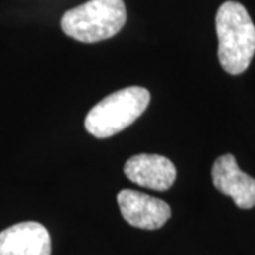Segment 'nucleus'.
I'll list each match as a JSON object with an SVG mask.
<instances>
[{"mask_svg":"<svg viewBox=\"0 0 255 255\" xmlns=\"http://www.w3.org/2000/svg\"><path fill=\"white\" fill-rule=\"evenodd\" d=\"M127 177L137 186L157 191L169 190L176 182V167L172 160L160 155L133 156L125 163Z\"/></svg>","mask_w":255,"mask_h":255,"instance_id":"nucleus-7","label":"nucleus"},{"mask_svg":"<svg viewBox=\"0 0 255 255\" xmlns=\"http://www.w3.org/2000/svg\"><path fill=\"white\" fill-rule=\"evenodd\" d=\"M122 217L128 224L142 230L163 227L172 216V209L166 201L135 190H122L118 194Z\"/></svg>","mask_w":255,"mask_h":255,"instance_id":"nucleus-4","label":"nucleus"},{"mask_svg":"<svg viewBox=\"0 0 255 255\" xmlns=\"http://www.w3.org/2000/svg\"><path fill=\"white\" fill-rule=\"evenodd\" d=\"M127 21L124 0H90L64 13L61 28L81 43H98L121 31Z\"/></svg>","mask_w":255,"mask_h":255,"instance_id":"nucleus-2","label":"nucleus"},{"mask_svg":"<svg viewBox=\"0 0 255 255\" xmlns=\"http://www.w3.org/2000/svg\"><path fill=\"white\" fill-rule=\"evenodd\" d=\"M150 92L143 87H128L94 105L85 118V129L92 136L110 137L132 125L147 108Z\"/></svg>","mask_w":255,"mask_h":255,"instance_id":"nucleus-3","label":"nucleus"},{"mask_svg":"<svg viewBox=\"0 0 255 255\" xmlns=\"http://www.w3.org/2000/svg\"><path fill=\"white\" fill-rule=\"evenodd\" d=\"M0 255H51V237L43 224L24 221L0 233Z\"/></svg>","mask_w":255,"mask_h":255,"instance_id":"nucleus-6","label":"nucleus"},{"mask_svg":"<svg viewBox=\"0 0 255 255\" xmlns=\"http://www.w3.org/2000/svg\"><path fill=\"white\" fill-rule=\"evenodd\" d=\"M211 177L214 187L230 196L240 209H253L255 206V179L238 167L236 157L227 153L220 156L213 164Z\"/></svg>","mask_w":255,"mask_h":255,"instance_id":"nucleus-5","label":"nucleus"},{"mask_svg":"<svg viewBox=\"0 0 255 255\" xmlns=\"http://www.w3.org/2000/svg\"><path fill=\"white\" fill-rule=\"evenodd\" d=\"M219 60L224 71L243 74L255 54V26L247 9L238 1H226L216 14Z\"/></svg>","mask_w":255,"mask_h":255,"instance_id":"nucleus-1","label":"nucleus"}]
</instances>
